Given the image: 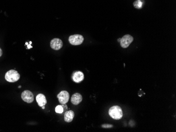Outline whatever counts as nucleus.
Here are the masks:
<instances>
[{
    "instance_id": "obj_1",
    "label": "nucleus",
    "mask_w": 176,
    "mask_h": 132,
    "mask_svg": "<svg viewBox=\"0 0 176 132\" xmlns=\"http://www.w3.org/2000/svg\"><path fill=\"white\" fill-rule=\"evenodd\" d=\"M109 115L114 119L118 120L122 117L123 112L121 107L119 106H112L109 110Z\"/></svg>"
},
{
    "instance_id": "obj_2",
    "label": "nucleus",
    "mask_w": 176,
    "mask_h": 132,
    "mask_svg": "<svg viewBox=\"0 0 176 132\" xmlns=\"http://www.w3.org/2000/svg\"><path fill=\"white\" fill-rule=\"evenodd\" d=\"M20 74L18 72L14 70H11L8 71L5 74V79L8 82L13 83V82H16L20 79Z\"/></svg>"
},
{
    "instance_id": "obj_3",
    "label": "nucleus",
    "mask_w": 176,
    "mask_h": 132,
    "mask_svg": "<svg viewBox=\"0 0 176 132\" xmlns=\"http://www.w3.org/2000/svg\"><path fill=\"white\" fill-rule=\"evenodd\" d=\"M84 41V37L79 34H74L71 35L69 38L70 43L73 45H79L81 44Z\"/></svg>"
},
{
    "instance_id": "obj_4",
    "label": "nucleus",
    "mask_w": 176,
    "mask_h": 132,
    "mask_svg": "<svg viewBox=\"0 0 176 132\" xmlns=\"http://www.w3.org/2000/svg\"><path fill=\"white\" fill-rule=\"evenodd\" d=\"M21 98L26 103H31L34 100V95L31 91L25 90L21 94Z\"/></svg>"
},
{
    "instance_id": "obj_5",
    "label": "nucleus",
    "mask_w": 176,
    "mask_h": 132,
    "mask_svg": "<svg viewBox=\"0 0 176 132\" xmlns=\"http://www.w3.org/2000/svg\"><path fill=\"white\" fill-rule=\"evenodd\" d=\"M134 41V38L130 35H125L123 37L121 38L120 44L121 47L123 48H127L130 44Z\"/></svg>"
},
{
    "instance_id": "obj_6",
    "label": "nucleus",
    "mask_w": 176,
    "mask_h": 132,
    "mask_svg": "<svg viewBox=\"0 0 176 132\" xmlns=\"http://www.w3.org/2000/svg\"><path fill=\"white\" fill-rule=\"evenodd\" d=\"M57 98H58L59 102L61 104L63 105V104H66V103H68V102L69 100L70 95H69V93L67 91H62L58 94Z\"/></svg>"
},
{
    "instance_id": "obj_7",
    "label": "nucleus",
    "mask_w": 176,
    "mask_h": 132,
    "mask_svg": "<svg viewBox=\"0 0 176 132\" xmlns=\"http://www.w3.org/2000/svg\"><path fill=\"white\" fill-rule=\"evenodd\" d=\"M50 46L54 50H59L63 46V42L60 39L54 38L51 41Z\"/></svg>"
},
{
    "instance_id": "obj_8",
    "label": "nucleus",
    "mask_w": 176,
    "mask_h": 132,
    "mask_svg": "<svg viewBox=\"0 0 176 132\" xmlns=\"http://www.w3.org/2000/svg\"><path fill=\"white\" fill-rule=\"evenodd\" d=\"M72 78L74 80V82L78 83L82 82L84 79V74L81 71L74 72L72 74Z\"/></svg>"
},
{
    "instance_id": "obj_9",
    "label": "nucleus",
    "mask_w": 176,
    "mask_h": 132,
    "mask_svg": "<svg viewBox=\"0 0 176 132\" xmlns=\"http://www.w3.org/2000/svg\"><path fill=\"white\" fill-rule=\"evenodd\" d=\"M82 100V95L79 94L78 93H76L74 94V95L72 96L71 98V103H72L74 105H77L81 103Z\"/></svg>"
},
{
    "instance_id": "obj_10",
    "label": "nucleus",
    "mask_w": 176,
    "mask_h": 132,
    "mask_svg": "<svg viewBox=\"0 0 176 132\" xmlns=\"http://www.w3.org/2000/svg\"><path fill=\"white\" fill-rule=\"evenodd\" d=\"M37 103L40 107L45 106L47 103V100L45 95L42 94H39L37 95L36 98Z\"/></svg>"
},
{
    "instance_id": "obj_11",
    "label": "nucleus",
    "mask_w": 176,
    "mask_h": 132,
    "mask_svg": "<svg viewBox=\"0 0 176 132\" xmlns=\"http://www.w3.org/2000/svg\"><path fill=\"white\" fill-rule=\"evenodd\" d=\"M74 117V111H66L64 114V121L67 123H70L73 121Z\"/></svg>"
},
{
    "instance_id": "obj_12",
    "label": "nucleus",
    "mask_w": 176,
    "mask_h": 132,
    "mask_svg": "<svg viewBox=\"0 0 176 132\" xmlns=\"http://www.w3.org/2000/svg\"><path fill=\"white\" fill-rule=\"evenodd\" d=\"M143 0H137L136 1H134V8L138 9H140L142 8V6L144 3V1H143Z\"/></svg>"
},
{
    "instance_id": "obj_13",
    "label": "nucleus",
    "mask_w": 176,
    "mask_h": 132,
    "mask_svg": "<svg viewBox=\"0 0 176 132\" xmlns=\"http://www.w3.org/2000/svg\"><path fill=\"white\" fill-rule=\"evenodd\" d=\"M63 111H64V108L62 107V106L58 105L55 107V112L57 113H62Z\"/></svg>"
},
{
    "instance_id": "obj_14",
    "label": "nucleus",
    "mask_w": 176,
    "mask_h": 132,
    "mask_svg": "<svg viewBox=\"0 0 176 132\" xmlns=\"http://www.w3.org/2000/svg\"><path fill=\"white\" fill-rule=\"evenodd\" d=\"M101 127L105 128H110L113 127V125H111V124H103Z\"/></svg>"
},
{
    "instance_id": "obj_15",
    "label": "nucleus",
    "mask_w": 176,
    "mask_h": 132,
    "mask_svg": "<svg viewBox=\"0 0 176 132\" xmlns=\"http://www.w3.org/2000/svg\"><path fill=\"white\" fill-rule=\"evenodd\" d=\"M2 50H1V48H0V57L2 55Z\"/></svg>"
},
{
    "instance_id": "obj_16",
    "label": "nucleus",
    "mask_w": 176,
    "mask_h": 132,
    "mask_svg": "<svg viewBox=\"0 0 176 132\" xmlns=\"http://www.w3.org/2000/svg\"><path fill=\"white\" fill-rule=\"evenodd\" d=\"M28 48H32V47L31 45H28Z\"/></svg>"
},
{
    "instance_id": "obj_17",
    "label": "nucleus",
    "mask_w": 176,
    "mask_h": 132,
    "mask_svg": "<svg viewBox=\"0 0 176 132\" xmlns=\"http://www.w3.org/2000/svg\"><path fill=\"white\" fill-rule=\"evenodd\" d=\"M120 41H121V38H120V39H119L118 40V41L119 42H120Z\"/></svg>"
},
{
    "instance_id": "obj_18",
    "label": "nucleus",
    "mask_w": 176,
    "mask_h": 132,
    "mask_svg": "<svg viewBox=\"0 0 176 132\" xmlns=\"http://www.w3.org/2000/svg\"><path fill=\"white\" fill-rule=\"evenodd\" d=\"M42 109H45V106H42Z\"/></svg>"
},
{
    "instance_id": "obj_19",
    "label": "nucleus",
    "mask_w": 176,
    "mask_h": 132,
    "mask_svg": "<svg viewBox=\"0 0 176 132\" xmlns=\"http://www.w3.org/2000/svg\"><path fill=\"white\" fill-rule=\"evenodd\" d=\"M21 86H18V88H21Z\"/></svg>"
}]
</instances>
